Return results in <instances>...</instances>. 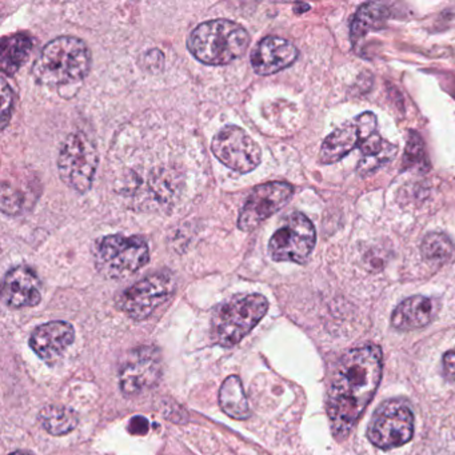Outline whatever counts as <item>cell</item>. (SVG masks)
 Here are the masks:
<instances>
[{
	"instance_id": "obj_17",
	"label": "cell",
	"mask_w": 455,
	"mask_h": 455,
	"mask_svg": "<svg viewBox=\"0 0 455 455\" xmlns=\"http://www.w3.org/2000/svg\"><path fill=\"white\" fill-rule=\"evenodd\" d=\"M364 140L363 132L359 126L356 118L353 122L343 124L339 129L332 132L329 137L324 140L322 145L319 159L322 164H332L345 158L351 150L361 145Z\"/></svg>"
},
{
	"instance_id": "obj_1",
	"label": "cell",
	"mask_w": 455,
	"mask_h": 455,
	"mask_svg": "<svg viewBox=\"0 0 455 455\" xmlns=\"http://www.w3.org/2000/svg\"><path fill=\"white\" fill-rule=\"evenodd\" d=\"M382 370V350L372 343L353 348L338 362L327 403L335 438H346L353 430L375 395Z\"/></svg>"
},
{
	"instance_id": "obj_15",
	"label": "cell",
	"mask_w": 455,
	"mask_h": 455,
	"mask_svg": "<svg viewBox=\"0 0 455 455\" xmlns=\"http://www.w3.org/2000/svg\"><path fill=\"white\" fill-rule=\"evenodd\" d=\"M74 339L73 326L68 322L55 321L36 327L31 334L30 346L36 355L44 361H52L60 358Z\"/></svg>"
},
{
	"instance_id": "obj_18",
	"label": "cell",
	"mask_w": 455,
	"mask_h": 455,
	"mask_svg": "<svg viewBox=\"0 0 455 455\" xmlns=\"http://www.w3.org/2000/svg\"><path fill=\"white\" fill-rule=\"evenodd\" d=\"M34 49V41L28 34L20 33L2 41L0 68L4 76H14L25 65Z\"/></svg>"
},
{
	"instance_id": "obj_8",
	"label": "cell",
	"mask_w": 455,
	"mask_h": 455,
	"mask_svg": "<svg viewBox=\"0 0 455 455\" xmlns=\"http://www.w3.org/2000/svg\"><path fill=\"white\" fill-rule=\"evenodd\" d=\"M316 234L311 220L302 212H292L268 242V254L275 262L305 265L315 246Z\"/></svg>"
},
{
	"instance_id": "obj_6",
	"label": "cell",
	"mask_w": 455,
	"mask_h": 455,
	"mask_svg": "<svg viewBox=\"0 0 455 455\" xmlns=\"http://www.w3.org/2000/svg\"><path fill=\"white\" fill-rule=\"evenodd\" d=\"M98 164L97 146L84 132H73L60 146L58 156L60 180L76 193L84 194L92 188Z\"/></svg>"
},
{
	"instance_id": "obj_3",
	"label": "cell",
	"mask_w": 455,
	"mask_h": 455,
	"mask_svg": "<svg viewBox=\"0 0 455 455\" xmlns=\"http://www.w3.org/2000/svg\"><path fill=\"white\" fill-rule=\"evenodd\" d=\"M249 44V33L239 23L215 20L196 26L188 36V47L199 62L223 66L239 60Z\"/></svg>"
},
{
	"instance_id": "obj_11",
	"label": "cell",
	"mask_w": 455,
	"mask_h": 455,
	"mask_svg": "<svg viewBox=\"0 0 455 455\" xmlns=\"http://www.w3.org/2000/svg\"><path fill=\"white\" fill-rule=\"evenodd\" d=\"M294 196V188L284 182H270L257 186L244 202L238 218V228L250 233L266 220L283 209Z\"/></svg>"
},
{
	"instance_id": "obj_16",
	"label": "cell",
	"mask_w": 455,
	"mask_h": 455,
	"mask_svg": "<svg viewBox=\"0 0 455 455\" xmlns=\"http://www.w3.org/2000/svg\"><path fill=\"white\" fill-rule=\"evenodd\" d=\"M438 313V303L431 298L415 295L399 303L391 315V324L399 331L422 329L433 322Z\"/></svg>"
},
{
	"instance_id": "obj_2",
	"label": "cell",
	"mask_w": 455,
	"mask_h": 455,
	"mask_svg": "<svg viewBox=\"0 0 455 455\" xmlns=\"http://www.w3.org/2000/svg\"><path fill=\"white\" fill-rule=\"evenodd\" d=\"M92 68V52L82 39L60 36L42 50L34 63L36 82L49 87H71L81 84Z\"/></svg>"
},
{
	"instance_id": "obj_9",
	"label": "cell",
	"mask_w": 455,
	"mask_h": 455,
	"mask_svg": "<svg viewBox=\"0 0 455 455\" xmlns=\"http://www.w3.org/2000/svg\"><path fill=\"white\" fill-rule=\"evenodd\" d=\"M174 291V275L169 271H158L124 290L116 305L134 321H145L169 300Z\"/></svg>"
},
{
	"instance_id": "obj_29",
	"label": "cell",
	"mask_w": 455,
	"mask_h": 455,
	"mask_svg": "<svg viewBox=\"0 0 455 455\" xmlns=\"http://www.w3.org/2000/svg\"><path fill=\"white\" fill-rule=\"evenodd\" d=\"M307 10H310V6L305 4H295L294 7V12H297V14H303V12H307Z\"/></svg>"
},
{
	"instance_id": "obj_4",
	"label": "cell",
	"mask_w": 455,
	"mask_h": 455,
	"mask_svg": "<svg viewBox=\"0 0 455 455\" xmlns=\"http://www.w3.org/2000/svg\"><path fill=\"white\" fill-rule=\"evenodd\" d=\"M268 302L260 294L233 298L217 308L212 316V339L222 347L238 345L266 315Z\"/></svg>"
},
{
	"instance_id": "obj_20",
	"label": "cell",
	"mask_w": 455,
	"mask_h": 455,
	"mask_svg": "<svg viewBox=\"0 0 455 455\" xmlns=\"http://www.w3.org/2000/svg\"><path fill=\"white\" fill-rule=\"evenodd\" d=\"M387 17L388 9L385 4L378 2L362 4L351 23V39L361 41L370 31L379 28Z\"/></svg>"
},
{
	"instance_id": "obj_14",
	"label": "cell",
	"mask_w": 455,
	"mask_h": 455,
	"mask_svg": "<svg viewBox=\"0 0 455 455\" xmlns=\"http://www.w3.org/2000/svg\"><path fill=\"white\" fill-rule=\"evenodd\" d=\"M297 60L298 50L291 42L267 36L252 52L251 66L258 76H273L290 68Z\"/></svg>"
},
{
	"instance_id": "obj_28",
	"label": "cell",
	"mask_w": 455,
	"mask_h": 455,
	"mask_svg": "<svg viewBox=\"0 0 455 455\" xmlns=\"http://www.w3.org/2000/svg\"><path fill=\"white\" fill-rule=\"evenodd\" d=\"M148 427H150V425H148V420L146 418L135 417L130 420L129 430L132 434L143 435V434L148 433Z\"/></svg>"
},
{
	"instance_id": "obj_22",
	"label": "cell",
	"mask_w": 455,
	"mask_h": 455,
	"mask_svg": "<svg viewBox=\"0 0 455 455\" xmlns=\"http://www.w3.org/2000/svg\"><path fill=\"white\" fill-rule=\"evenodd\" d=\"M423 258L430 262L442 263L451 257L454 244L449 236L441 233H431L425 236L420 246Z\"/></svg>"
},
{
	"instance_id": "obj_26",
	"label": "cell",
	"mask_w": 455,
	"mask_h": 455,
	"mask_svg": "<svg viewBox=\"0 0 455 455\" xmlns=\"http://www.w3.org/2000/svg\"><path fill=\"white\" fill-rule=\"evenodd\" d=\"M12 111H14V92L4 76L2 78V116H0L2 130L6 129L9 122L12 121Z\"/></svg>"
},
{
	"instance_id": "obj_23",
	"label": "cell",
	"mask_w": 455,
	"mask_h": 455,
	"mask_svg": "<svg viewBox=\"0 0 455 455\" xmlns=\"http://www.w3.org/2000/svg\"><path fill=\"white\" fill-rule=\"evenodd\" d=\"M427 164V158H426L425 146H423L422 140L417 132H410L409 140H407L406 153H404L403 167L412 169V167H422L423 164Z\"/></svg>"
},
{
	"instance_id": "obj_7",
	"label": "cell",
	"mask_w": 455,
	"mask_h": 455,
	"mask_svg": "<svg viewBox=\"0 0 455 455\" xmlns=\"http://www.w3.org/2000/svg\"><path fill=\"white\" fill-rule=\"evenodd\" d=\"M414 435V414L407 402L388 399L383 402L367 428V438L382 450L395 449L407 443Z\"/></svg>"
},
{
	"instance_id": "obj_13",
	"label": "cell",
	"mask_w": 455,
	"mask_h": 455,
	"mask_svg": "<svg viewBox=\"0 0 455 455\" xmlns=\"http://www.w3.org/2000/svg\"><path fill=\"white\" fill-rule=\"evenodd\" d=\"M2 295L9 307H33L42 299L41 281L33 268L17 266L7 273Z\"/></svg>"
},
{
	"instance_id": "obj_30",
	"label": "cell",
	"mask_w": 455,
	"mask_h": 455,
	"mask_svg": "<svg viewBox=\"0 0 455 455\" xmlns=\"http://www.w3.org/2000/svg\"><path fill=\"white\" fill-rule=\"evenodd\" d=\"M10 455H33V454H30V452H26V451H17V452H12V454H10Z\"/></svg>"
},
{
	"instance_id": "obj_24",
	"label": "cell",
	"mask_w": 455,
	"mask_h": 455,
	"mask_svg": "<svg viewBox=\"0 0 455 455\" xmlns=\"http://www.w3.org/2000/svg\"><path fill=\"white\" fill-rule=\"evenodd\" d=\"M396 148L394 145H388L387 148L382 151V153L377 154V156H366V158L361 159V164H358L359 174L369 175L372 174L375 170L382 167L383 164L390 162L391 159L395 156Z\"/></svg>"
},
{
	"instance_id": "obj_19",
	"label": "cell",
	"mask_w": 455,
	"mask_h": 455,
	"mask_svg": "<svg viewBox=\"0 0 455 455\" xmlns=\"http://www.w3.org/2000/svg\"><path fill=\"white\" fill-rule=\"evenodd\" d=\"M220 409L234 419L244 420L250 417V406L241 379L231 375L223 382L220 391Z\"/></svg>"
},
{
	"instance_id": "obj_25",
	"label": "cell",
	"mask_w": 455,
	"mask_h": 455,
	"mask_svg": "<svg viewBox=\"0 0 455 455\" xmlns=\"http://www.w3.org/2000/svg\"><path fill=\"white\" fill-rule=\"evenodd\" d=\"M25 198L20 191L4 182L2 185V212L7 215H18L22 212Z\"/></svg>"
},
{
	"instance_id": "obj_21",
	"label": "cell",
	"mask_w": 455,
	"mask_h": 455,
	"mask_svg": "<svg viewBox=\"0 0 455 455\" xmlns=\"http://www.w3.org/2000/svg\"><path fill=\"white\" fill-rule=\"evenodd\" d=\"M39 420L47 433L52 435H65L78 425V415L68 407L50 404L42 410Z\"/></svg>"
},
{
	"instance_id": "obj_27",
	"label": "cell",
	"mask_w": 455,
	"mask_h": 455,
	"mask_svg": "<svg viewBox=\"0 0 455 455\" xmlns=\"http://www.w3.org/2000/svg\"><path fill=\"white\" fill-rule=\"evenodd\" d=\"M442 364H443V375L447 379L455 378V347L444 353L442 358Z\"/></svg>"
},
{
	"instance_id": "obj_10",
	"label": "cell",
	"mask_w": 455,
	"mask_h": 455,
	"mask_svg": "<svg viewBox=\"0 0 455 455\" xmlns=\"http://www.w3.org/2000/svg\"><path fill=\"white\" fill-rule=\"evenodd\" d=\"M212 151L218 161L239 174L254 172L262 161L259 145L238 126L220 130L212 140Z\"/></svg>"
},
{
	"instance_id": "obj_5",
	"label": "cell",
	"mask_w": 455,
	"mask_h": 455,
	"mask_svg": "<svg viewBox=\"0 0 455 455\" xmlns=\"http://www.w3.org/2000/svg\"><path fill=\"white\" fill-rule=\"evenodd\" d=\"M92 252L98 271L108 279L127 278L150 260L148 241L140 235L103 236L95 241Z\"/></svg>"
},
{
	"instance_id": "obj_12",
	"label": "cell",
	"mask_w": 455,
	"mask_h": 455,
	"mask_svg": "<svg viewBox=\"0 0 455 455\" xmlns=\"http://www.w3.org/2000/svg\"><path fill=\"white\" fill-rule=\"evenodd\" d=\"M162 375V358L158 348L153 346H140L124 359L119 372L122 393L135 396L145 390H150L158 383Z\"/></svg>"
}]
</instances>
